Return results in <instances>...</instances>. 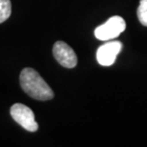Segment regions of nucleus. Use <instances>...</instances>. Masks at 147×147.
<instances>
[{"label":"nucleus","mask_w":147,"mask_h":147,"mask_svg":"<svg viewBox=\"0 0 147 147\" xmlns=\"http://www.w3.org/2000/svg\"><path fill=\"white\" fill-rule=\"evenodd\" d=\"M20 86L29 96L41 101L54 98L52 88L33 68H25L20 73Z\"/></svg>","instance_id":"obj_1"},{"label":"nucleus","mask_w":147,"mask_h":147,"mask_svg":"<svg viewBox=\"0 0 147 147\" xmlns=\"http://www.w3.org/2000/svg\"><path fill=\"white\" fill-rule=\"evenodd\" d=\"M126 23L121 16H115L110 17L104 24L96 28L95 36L98 40L107 41L114 39L125 31Z\"/></svg>","instance_id":"obj_2"},{"label":"nucleus","mask_w":147,"mask_h":147,"mask_svg":"<svg viewBox=\"0 0 147 147\" xmlns=\"http://www.w3.org/2000/svg\"><path fill=\"white\" fill-rule=\"evenodd\" d=\"M11 116L13 120L29 132H36L38 124L36 121L34 112L22 103H16L11 107Z\"/></svg>","instance_id":"obj_3"},{"label":"nucleus","mask_w":147,"mask_h":147,"mask_svg":"<svg viewBox=\"0 0 147 147\" xmlns=\"http://www.w3.org/2000/svg\"><path fill=\"white\" fill-rule=\"evenodd\" d=\"M53 54L57 62L65 68H75L78 64V57L75 51L63 41H57L55 43Z\"/></svg>","instance_id":"obj_4"},{"label":"nucleus","mask_w":147,"mask_h":147,"mask_svg":"<svg viewBox=\"0 0 147 147\" xmlns=\"http://www.w3.org/2000/svg\"><path fill=\"white\" fill-rule=\"evenodd\" d=\"M121 49L122 44L119 41H110L105 43L98 49L96 60L101 66L113 65Z\"/></svg>","instance_id":"obj_5"},{"label":"nucleus","mask_w":147,"mask_h":147,"mask_svg":"<svg viewBox=\"0 0 147 147\" xmlns=\"http://www.w3.org/2000/svg\"><path fill=\"white\" fill-rule=\"evenodd\" d=\"M11 13V4L10 0H0V23L6 21Z\"/></svg>","instance_id":"obj_6"},{"label":"nucleus","mask_w":147,"mask_h":147,"mask_svg":"<svg viewBox=\"0 0 147 147\" xmlns=\"http://www.w3.org/2000/svg\"><path fill=\"white\" fill-rule=\"evenodd\" d=\"M138 18L143 26L147 27V0H140L138 8Z\"/></svg>","instance_id":"obj_7"}]
</instances>
